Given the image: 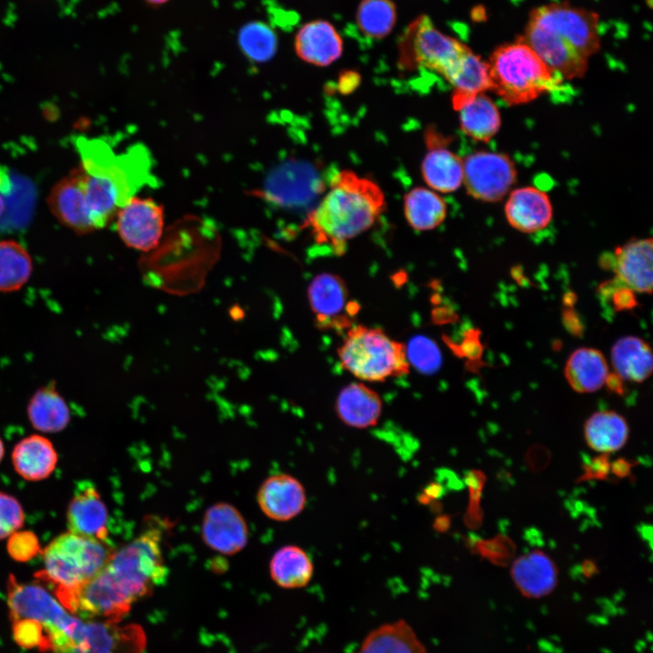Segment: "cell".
<instances>
[{"label":"cell","mask_w":653,"mask_h":653,"mask_svg":"<svg viewBox=\"0 0 653 653\" xmlns=\"http://www.w3.org/2000/svg\"><path fill=\"white\" fill-rule=\"evenodd\" d=\"M14 638L18 645L26 648H37L41 651H50L51 643L44 628L33 619L12 621Z\"/></svg>","instance_id":"obj_38"},{"label":"cell","mask_w":653,"mask_h":653,"mask_svg":"<svg viewBox=\"0 0 653 653\" xmlns=\"http://www.w3.org/2000/svg\"><path fill=\"white\" fill-rule=\"evenodd\" d=\"M24 521L21 503L8 493L0 492V540L19 531Z\"/></svg>","instance_id":"obj_39"},{"label":"cell","mask_w":653,"mask_h":653,"mask_svg":"<svg viewBox=\"0 0 653 653\" xmlns=\"http://www.w3.org/2000/svg\"><path fill=\"white\" fill-rule=\"evenodd\" d=\"M470 48L435 27L426 15L416 17L398 42V66L402 70L427 69L443 78Z\"/></svg>","instance_id":"obj_8"},{"label":"cell","mask_w":653,"mask_h":653,"mask_svg":"<svg viewBox=\"0 0 653 653\" xmlns=\"http://www.w3.org/2000/svg\"><path fill=\"white\" fill-rule=\"evenodd\" d=\"M629 463L620 460L614 463L613 465V472L619 475V476H625L628 473Z\"/></svg>","instance_id":"obj_42"},{"label":"cell","mask_w":653,"mask_h":653,"mask_svg":"<svg viewBox=\"0 0 653 653\" xmlns=\"http://www.w3.org/2000/svg\"><path fill=\"white\" fill-rule=\"evenodd\" d=\"M396 5L392 0H362L356 14L361 33L371 39L386 37L396 23Z\"/></svg>","instance_id":"obj_36"},{"label":"cell","mask_w":653,"mask_h":653,"mask_svg":"<svg viewBox=\"0 0 653 653\" xmlns=\"http://www.w3.org/2000/svg\"><path fill=\"white\" fill-rule=\"evenodd\" d=\"M609 470V463L606 456L595 458L590 463L588 473L592 476L602 478Z\"/></svg>","instance_id":"obj_41"},{"label":"cell","mask_w":653,"mask_h":653,"mask_svg":"<svg viewBox=\"0 0 653 653\" xmlns=\"http://www.w3.org/2000/svg\"><path fill=\"white\" fill-rule=\"evenodd\" d=\"M238 44L241 53L249 60L266 63L275 56L278 39L275 30L268 24L254 20L239 28Z\"/></svg>","instance_id":"obj_35"},{"label":"cell","mask_w":653,"mask_h":653,"mask_svg":"<svg viewBox=\"0 0 653 653\" xmlns=\"http://www.w3.org/2000/svg\"><path fill=\"white\" fill-rule=\"evenodd\" d=\"M425 140L428 151L421 164L424 182L436 192L451 193L457 190L463 184V159L439 142L435 132H427Z\"/></svg>","instance_id":"obj_21"},{"label":"cell","mask_w":653,"mask_h":653,"mask_svg":"<svg viewBox=\"0 0 653 653\" xmlns=\"http://www.w3.org/2000/svg\"><path fill=\"white\" fill-rule=\"evenodd\" d=\"M294 48L302 61L317 66H328L342 55L343 40L331 23L313 20L299 28Z\"/></svg>","instance_id":"obj_22"},{"label":"cell","mask_w":653,"mask_h":653,"mask_svg":"<svg viewBox=\"0 0 653 653\" xmlns=\"http://www.w3.org/2000/svg\"><path fill=\"white\" fill-rule=\"evenodd\" d=\"M404 214L408 225L414 230H432L445 220L447 205L438 192L429 188L415 187L404 198Z\"/></svg>","instance_id":"obj_32"},{"label":"cell","mask_w":653,"mask_h":653,"mask_svg":"<svg viewBox=\"0 0 653 653\" xmlns=\"http://www.w3.org/2000/svg\"><path fill=\"white\" fill-rule=\"evenodd\" d=\"M27 414L31 424L41 432L56 433L70 422V410L54 384L42 386L32 395Z\"/></svg>","instance_id":"obj_31"},{"label":"cell","mask_w":653,"mask_h":653,"mask_svg":"<svg viewBox=\"0 0 653 653\" xmlns=\"http://www.w3.org/2000/svg\"><path fill=\"white\" fill-rule=\"evenodd\" d=\"M7 606L12 621L33 619L44 628L50 651L69 642L83 621L43 586L20 582L12 574L7 580Z\"/></svg>","instance_id":"obj_9"},{"label":"cell","mask_w":653,"mask_h":653,"mask_svg":"<svg viewBox=\"0 0 653 653\" xmlns=\"http://www.w3.org/2000/svg\"><path fill=\"white\" fill-rule=\"evenodd\" d=\"M487 63L492 91L509 105L525 104L555 92L564 80L521 38L498 46Z\"/></svg>","instance_id":"obj_4"},{"label":"cell","mask_w":653,"mask_h":653,"mask_svg":"<svg viewBox=\"0 0 653 653\" xmlns=\"http://www.w3.org/2000/svg\"><path fill=\"white\" fill-rule=\"evenodd\" d=\"M162 529L148 526L138 537L112 551L104 566L83 584L56 591L58 600L82 619L121 622L132 605L166 580Z\"/></svg>","instance_id":"obj_1"},{"label":"cell","mask_w":653,"mask_h":653,"mask_svg":"<svg viewBox=\"0 0 653 653\" xmlns=\"http://www.w3.org/2000/svg\"><path fill=\"white\" fill-rule=\"evenodd\" d=\"M7 551L17 561H27L42 553L37 536L30 531H17L8 537Z\"/></svg>","instance_id":"obj_40"},{"label":"cell","mask_w":653,"mask_h":653,"mask_svg":"<svg viewBox=\"0 0 653 653\" xmlns=\"http://www.w3.org/2000/svg\"><path fill=\"white\" fill-rule=\"evenodd\" d=\"M609 373L605 356L592 347L574 350L567 359L564 368L569 385L580 394L599 390L606 384Z\"/></svg>","instance_id":"obj_26"},{"label":"cell","mask_w":653,"mask_h":653,"mask_svg":"<svg viewBox=\"0 0 653 653\" xmlns=\"http://www.w3.org/2000/svg\"><path fill=\"white\" fill-rule=\"evenodd\" d=\"M76 147L82 160L80 165L85 172L112 183L126 203L141 188L152 181L151 161L141 145L132 146L125 152L115 154L99 139L79 137Z\"/></svg>","instance_id":"obj_7"},{"label":"cell","mask_w":653,"mask_h":653,"mask_svg":"<svg viewBox=\"0 0 653 653\" xmlns=\"http://www.w3.org/2000/svg\"><path fill=\"white\" fill-rule=\"evenodd\" d=\"M614 373L624 381L642 383L652 374L653 356L650 346L636 336L617 340L610 351Z\"/></svg>","instance_id":"obj_28"},{"label":"cell","mask_w":653,"mask_h":653,"mask_svg":"<svg viewBox=\"0 0 653 653\" xmlns=\"http://www.w3.org/2000/svg\"><path fill=\"white\" fill-rule=\"evenodd\" d=\"M69 531L105 541L108 511L96 487L84 482L77 487L66 512Z\"/></svg>","instance_id":"obj_19"},{"label":"cell","mask_w":653,"mask_h":653,"mask_svg":"<svg viewBox=\"0 0 653 653\" xmlns=\"http://www.w3.org/2000/svg\"><path fill=\"white\" fill-rule=\"evenodd\" d=\"M143 1L151 6L157 7V6H161L165 4H167L171 0H143Z\"/></svg>","instance_id":"obj_43"},{"label":"cell","mask_w":653,"mask_h":653,"mask_svg":"<svg viewBox=\"0 0 653 653\" xmlns=\"http://www.w3.org/2000/svg\"><path fill=\"white\" fill-rule=\"evenodd\" d=\"M4 452H5L4 444H3V442H2V440H1V438H0V461L2 460V458H3V456H4Z\"/></svg>","instance_id":"obj_45"},{"label":"cell","mask_w":653,"mask_h":653,"mask_svg":"<svg viewBox=\"0 0 653 653\" xmlns=\"http://www.w3.org/2000/svg\"><path fill=\"white\" fill-rule=\"evenodd\" d=\"M453 108L459 114L460 128L473 140L487 142L499 132L502 117L496 103L481 93L468 95L453 93Z\"/></svg>","instance_id":"obj_20"},{"label":"cell","mask_w":653,"mask_h":653,"mask_svg":"<svg viewBox=\"0 0 653 653\" xmlns=\"http://www.w3.org/2000/svg\"><path fill=\"white\" fill-rule=\"evenodd\" d=\"M383 410L379 395L363 383H351L338 393L335 412L351 428L366 429L377 424Z\"/></svg>","instance_id":"obj_24"},{"label":"cell","mask_w":653,"mask_h":653,"mask_svg":"<svg viewBox=\"0 0 653 653\" xmlns=\"http://www.w3.org/2000/svg\"><path fill=\"white\" fill-rule=\"evenodd\" d=\"M307 297L320 327L345 328L357 311L356 302L348 298L344 280L331 273H322L312 279Z\"/></svg>","instance_id":"obj_13"},{"label":"cell","mask_w":653,"mask_h":653,"mask_svg":"<svg viewBox=\"0 0 653 653\" xmlns=\"http://www.w3.org/2000/svg\"><path fill=\"white\" fill-rule=\"evenodd\" d=\"M47 202L54 216L74 232L86 234L95 230L87 207L81 165L52 188Z\"/></svg>","instance_id":"obj_14"},{"label":"cell","mask_w":653,"mask_h":653,"mask_svg":"<svg viewBox=\"0 0 653 653\" xmlns=\"http://www.w3.org/2000/svg\"><path fill=\"white\" fill-rule=\"evenodd\" d=\"M405 349L409 364L412 363L423 372H434L441 365L442 358L438 347L426 337H414Z\"/></svg>","instance_id":"obj_37"},{"label":"cell","mask_w":653,"mask_h":653,"mask_svg":"<svg viewBox=\"0 0 653 653\" xmlns=\"http://www.w3.org/2000/svg\"><path fill=\"white\" fill-rule=\"evenodd\" d=\"M4 210H5V202H4L3 197L0 195V216L4 212Z\"/></svg>","instance_id":"obj_44"},{"label":"cell","mask_w":653,"mask_h":653,"mask_svg":"<svg viewBox=\"0 0 653 653\" xmlns=\"http://www.w3.org/2000/svg\"><path fill=\"white\" fill-rule=\"evenodd\" d=\"M337 355L341 366L361 381L384 382L410 370L405 346L375 327L351 326Z\"/></svg>","instance_id":"obj_5"},{"label":"cell","mask_w":653,"mask_h":653,"mask_svg":"<svg viewBox=\"0 0 653 653\" xmlns=\"http://www.w3.org/2000/svg\"><path fill=\"white\" fill-rule=\"evenodd\" d=\"M4 184H5V182L4 181L3 175L0 174V188H1Z\"/></svg>","instance_id":"obj_46"},{"label":"cell","mask_w":653,"mask_h":653,"mask_svg":"<svg viewBox=\"0 0 653 653\" xmlns=\"http://www.w3.org/2000/svg\"><path fill=\"white\" fill-rule=\"evenodd\" d=\"M453 93L477 94L492 91L488 63L469 49L444 78Z\"/></svg>","instance_id":"obj_34"},{"label":"cell","mask_w":653,"mask_h":653,"mask_svg":"<svg viewBox=\"0 0 653 653\" xmlns=\"http://www.w3.org/2000/svg\"><path fill=\"white\" fill-rule=\"evenodd\" d=\"M146 635L138 624L83 619L73 638L53 653H144Z\"/></svg>","instance_id":"obj_11"},{"label":"cell","mask_w":653,"mask_h":653,"mask_svg":"<svg viewBox=\"0 0 653 653\" xmlns=\"http://www.w3.org/2000/svg\"><path fill=\"white\" fill-rule=\"evenodd\" d=\"M385 205V193L375 181L343 170L334 176L305 224L316 243L343 254L349 240L372 228Z\"/></svg>","instance_id":"obj_3"},{"label":"cell","mask_w":653,"mask_h":653,"mask_svg":"<svg viewBox=\"0 0 653 653\" xmlns=\"http://www.w3.org/2000/svg\"><path fill=\"white\" fill-rule=\"evenodd\" d=\"M629 428L626 419L611 410L592 414L584 424V438L592 450L609 453L621 449L628 441Z\"/></svg>","instance_id":"obj_29"},{"label":"cell","mask_w":653,"mask_h":653,"mask_svg":"<svg viewBox=\"0 0 653 653\" xmlns=\"http://www.w3.org/2000/svg\"><path fill=\"white\" fill-rule=\"evenodd\" d=\"M257 500L266 516L274 521H287L303 512L307 504V493L296 477L277 473L262 482Z\"/></svg>","instance_id":"obj_17"},{"label":"cell","mask_w":653,"mask_h":653,"mask_svg":"<svg viewBox=\"0 0 653 653\" xmlns=\"http://www.w3.org/2000/svg\"><path fill=\"white\" fill-rule=\"evenodd\" d=\"M617 280L633 292L651 294L653 287V240L631 239L610 257Z\"/></svg>","instance_id":"obj_16"},{"label":"cell","mask_w":653,"mask_h":653,"mask_svg":"<svg viewBox=\"0 0 653 653\" xmlns=\"http://www.w3.org/2000/svg\"><path fill=\"white\" fill-rule=\"evenodd\" d=\"M112 551L103 541L68 531L42 551L44 569L35 576L53 587L54 592L71 590L93 578Z\"/></svg>","instance_id":"obj_6"},{"label":"cell","mask_w":653,"mask_h":653,"mask_svg":"<svg viewBox=\"0 0 653 653\" xmlns=\"http://www.w3.org/2000/svg\"><path fill=\"white\" fill-rule=\"evenodd\" d=\"M463 161V184L477 200L492 203L502 200L517 180L515 163L506 153L477 151Z\"/></svg>","instance_id":"obj_10"},{"label":"cell","mask_w":653,"mask_h":653,"mask_svg":"<svg viewBox=\"0 0 653 653\" xmlns=\"http://www.w3.org/2000/svg\"><path fill=\"white\" fill-rule=\"evenodd\" d=\"M599 15L566 2L531 10L521 39L564 80L585 75L589 59L600 48Z\"/></svg>","instance_id":"obj_2"},{"label":"cell","mask_w":653,"mask_h":653,"mask_svg":"<svg viewBox=\"0 0 653 653\" xmlns=\"http://www.w3.org/2000/svg\"><path fill=\"white\" fill-rule=\"evenodd\" d=\"M511 576L519 591L531 599L549 595L558 583L554 561L539 550L517 558L511 567Z\"/></svg>","instance_id":"obj_23"},{"label":"cell","mask_w":653,"mask_h":653,"mask_svg":"<svg viewBox=\"0 0 653 653\" xmlns=\"http://www.w3.org/2000/svg\"><path fill=\"white\" fill-rule=\"evenodd\" d=\"M57 460V453L51 441L38 434L21 440L12 453L15 472L27 481L47 478L54 470Z\"/></svg>","instance_id":"obj_27"},{"label":"cell","mask_w":653,"mask_h":653,"mask_svg":"<svg viewBox=\"0 0 653 653\" xmlns=\"http://www.w3.org/2000/svg\"><path fill=\"white\" fill-rule=\"evenodd\" d=\"M249 531L241 513L231 504L219 502L205 512L202 538L210 549L226 555L241 551L248 542Z\"/></svg>","instance_id":"obj_15"},{"label":"cell","mask_w":653,"mask_h":653,"mask_svg":"<svg viewBox=\"0 0 653 653\" xmlns=\"http://www.w3.org/2000/svg\"><path fill=\"white\" fill-rule=\"evenodd\" d=\"M269 573L278 587L300 589L311 581L314 564L305 550L297 545H286L273 554Z\"/></svg>","instance_id":"obj_30"},{"label":"cell","mask_w":653,"mask_h":653,"mask_svg":"<svg viewBox=\"0 0 653 653\" xmlns=\"http://www.w3.org/2000/svg\"><path fill=\"white\" fill-rule=\"evenodd\" d=\"M32 271L33 261L24 247L15 240H0V292L19 290Z\"/></svg>","instance_id":"obj_33"},{"label":"cell","mask_w":653,"mask_h":653,"mask_svg":"<svg viewBox=\"0 0 653 653\" xmlns=\"http://www.w3.org/2000/svg\"><path fill=\"white\" fill-rule=\"evenodd\" d=\"M116 229L132 249L149 251L158 246L164 227V209L151 198L136 195L116 215Z\"/></svg>","instance_id":"obj_12"},{"label":"cell","mask_w":653,"mask_h":653,"mask_svg":"<svg viewBox=\"0 0 653 653\" xmlns=\"http://www.w3.org/2000/svg\"><path fill=\"white\" fill-rule=\"evenodd\" d=\"M353 653H428L414 628L404 619L370 630Z\"/></svg>","instance_id":"obj_25"},{"label":"cell","mask_w":653,"mask_h":653,"mask_svg":"<svg viewBox=\"0 0 653 653\" xmlns=\"http://www.w3.org/2000/svg\"><path fill=\"white\" fill-rule=\"evenodd\" d=\"M504 215L511 227L530 234L550 225L553 207L544 190L534 186H523L510 192L504 205Z\"/></svg>","instance_id":"obj_18"}]
</instances>
